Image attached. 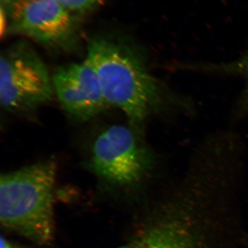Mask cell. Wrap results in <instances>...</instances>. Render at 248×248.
Masks as SVG:
<instances>
[{"label": "cell", "instance_id": "6da1fadb", "mask_svg": "<svg viewBox=\"0 0 248 248\" xmlns=\"http://www.w3.org/2000/svg\"><path fill=\"white\" fill-rule=\"evenodd\" d=\"M143 55L126 41L96 35L89 40L86 58L108 106L120 109L130 126L140 133L153 116L193 110L190 99L152 74Z\"/></svg>", "mask_w": 248, "mask_h": 248}, {"label": "cell", "instance_id": "7a4b0ae2", "mask_svg": "<svg viewBox=\"0 0 248 248\" xmlns=\"http://www.w3.org/2000/svg\"><path fill=\"white\" fill-rule=\"evenodd\" d=\"M57 166L52 160L2 174L0 179V221L39 245L54 235V190Z\"/></svg>", "mask_w": 248, "mask_h": 248}, {"label": "cell", "instance_id": "3957f363", "mask_svg": "<svg viewBox=\"0 0 248 248\" xmlns=\"http://www.w3.org/2000/svg\"><path fill=\"white\" fill-rule=\"evenodd\" d=\"M1 35H20L46 48L78 45L82 18L58 0H0Z\"/></svg>", "mask_w": 248, "mask_h": 248}, {"label": "cell", "instance_id": "277c9868", "mask_svg": "<svg viewBox=\"0 0 248 248\" xmlns=\"http://www.w3.org/2000/svg\"><path fill=\"white\" fill-rule=\"evenodd\" d=\"M53 78L45 62L24 42L14 44L0 59V102L11 112L35 110L53 98Z\"/></svg>", "mask_w": 248, "mask_h": 248}, {"label": "cell", "instance_id": "5b68a950", "mask_svg": "<svg viewBox=\"0 0 248 248\" xmlns=\"http://www.w3.org/2000/svg\"><path fill=\"white\" fill-rule=\"evenodd\" d=\"M140 134L123 125H111L99 134L92 147L94 172L119 185L138 182L151 163V153Z\"/></svg>", "mask_w": 248, "mask_h": 248}, {"label": "cell", "instance_id": "8992f818", "mask_svg": "<svg viewBox=\"0 0 248 248\" xmlns=\"http://www.w3.org/2000/svg\"><path fill=\"white\" fill-rule=\"evenodd\" d=\"M53 83L62 107L76 120H91L108 107L97 74L86 59L59 67Z\"/></svg>", "mask_w": 248, "mask_h": 248}, {"label": "cell", "instance_id": "52a82bcc", "mask_svg": "<svg viewBox=\"0 0 248 248\" xmlns=\"http://www.w3.org/2000/svg\"><path fill=\"white\" fill-rule=\"evenodd\" d=\"M171 69L176 71L194 72L209 75L235 76L241 78L245 82L232 112L233 121H239L248 117V49L241 57L226 62H173Z\"/></svg>", "mask_w": 248, "mask_h": 248}, {"label": "cell", "instance_id": "ba28073f", "mask_svg": "<svg viewBox=\"0 0 248 248\" xmlns=\"http://www.w3.org/2000/svg\"><path fill=\"white\" fill-rule=\"evenodd\" d=\"M138 248H193L187 235L176 226H162L151 232Z\"/></svg>", "mask_w": 248, "mask_h": 248}, {"label": "cell", "instance_id": "9c48e42d", "mask_svg": "<svg viewBox=\"0 0 248 248\" xmlns=\"http://www.w3.org/2000/svg\"><path fill=\"white\" fill-rule=\"evenodd\" d=\"M73 14L82 18L97 9L104 0H58Z\"/></svg>", "mask_w": 248, "mask_h": 248}, {"label": "cell", "instance_id": "30bf717a", "mask_svg": "<svg viewBox=\"0 0 248 248\" xmlns=\"http://www.w3.org/2000/svg\"><path fill=\"white\" fill-rule=\"evenodd\" d=\"M1 248H17L15 247L14 245L9 242L7 239L1 236Z\"/></svg>", "mask_w": 248, "mask_h": 248}, {"label": "cell", "instance_id": "8fae6325", "mask_svg": "<svg viewBox=\"0 0 248 248\" xmlns=\"http://www.w3.org/2000/svg\"></svg>", "mask_w": 248, "mask_h": 248}]
</instances>
